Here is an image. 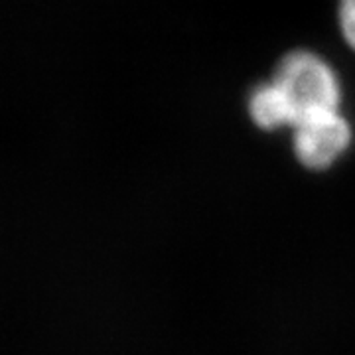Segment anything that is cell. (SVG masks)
I'll use <instances>...</instances> for the list:
<instances>
[{"label":"cell","mask_w":355,"mask_h":355,"mask_svg":"<svg viewBox=\"0 0 355 355\" xmlns=\"http://www.w3.org/2000/svg\"><path fill=\"white\" fill-rule=\"evenodd\" d=\"M340 28L349 48L355 50V0H340Z\"/></svg>","instance_id":"obj_3"},{"label":"cell","mask_w":355,"mask_h":355,"mask_svg":"<svg viewBox=\"0 0 355 355\" xmlns=\"http://www.w3.org/2000/svg\"><path fill=\"white\" fill-rule=\"evenodd\" d=\"M340 83L330 65L312 51L286 53L268 83L253 89L249 113L265 130L296 128L320 114L340 111Z\"/></svg>","instance_id":"obj_1"},{"label":"cell","mask_w":355,"mask_h":355,"mask_svg":"<svg viewBox=\"0 0 355 355\" xmlns=\"http://www.w3.org/2000/svg\"><path fill=\"white\" fill-rule=\"evenodd\" d=\"M292 130L296 158L310 170H324L334 164L352 140V128L340 111L320 114Z\"/></svg>","instance_id":"obj_2"}]
</instances>
